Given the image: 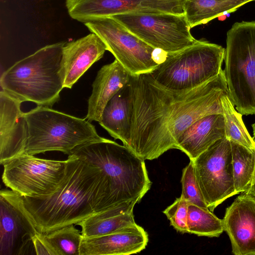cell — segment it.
Here are the masks:
<instances>
[{
    "instance_id": "6da1fadb",
    "label": "cell",
    "mask_w": 255,
    "mask_h": 255,
    "mask_svg": "<svg viewBox=\"0 0 255 255\" xmlns=\"http://www.w3.org/2000/svg\"><path fill=\"white\" fill-rule=\"evenodd\" d=\"M133 108L127 147L145 160L176 149L179 136L198 119L222 114L221 98L229 94L222 69L215 78L191 90H167L149 74L131 75Z\"/></svg>"
},
{
    "instance_id": "7a4b0ae2",
    "label": "cell",
    "mask_w": 255,
    "mask_h": 255,
    "mask_svg": "<svg viewBox=\"0 0 255 255\" xmlns=\"http://www.w3.org/2000/svg\"><path fill=\"white\" fill-rule=\"evenodd\" d=\"M65 179L59 189L43 198L22 197L41 233L79 223L94 214L117 206L111 180L96 165L68 155Z\"/></svg>"
},
{
    "instance_id": "3957f363",
    "label": "cell",
    "mask_w": 255,
    "mask_h": 255,
    "mask_svg": "<svg viewBox=\"0 0 255 255\" xmlns=\"http://www.w3.org/2000/svg\"><path fill=\"white\" fill-rule=\"evenodd\" d=\"M65 43L46 45L15 63L1 75V90L21 103L52 107L64 88L60 69Z\"/></svg>"
},
{
    "instance_id": "277c9868",
    "label": "cell",
    "mask_w": 255,
    "mask_h": 255,
    "mask_svg": "<svg viewBox=\"0 0 255 255\" xmlns=\"http://www.w3.org/2000/svg\"><path fill=\"white\" fill-rule=\"evenodd\" d=\"M24 114L28 125L25 154L58 151L70 155L84 145L107 139L98 134L95 126L86 118L39 106Z\"/></svg>"
},
{
    "instance_id": "5b68a950",
    "label": "cell",
    "mask_w": 255,
    "mask_h": 255,
    "mask_svg": "<svg viewBox=\"0 0 255 255\" xmlns=\"http://www.w3.org/2000/svg\"><path fill=\"white\" fill-rule=\"evenodd\" d=\"M72 154L102 169L111 179L120 204L140 202L150 188L144 160L125 145L107 139L79 147Z\"/></svg>"
},
{
    "instance_id": "8992f818",
    "label": "cell",
    "mask_w": 255,
    "mask_h": 255,
    "mask_svg": "<svg viewBox=\"0 0 255 255\" xmlns=\"http://www.w3.org/2000/svg\"><path fill=\"white\" fill-rule=\"evenodd\" d=\"M225 49L208 41L197 40L180 51L166 53L150 72L162 88L184 92L195 89L216 77L222 70Z\"/></svg>"
},
{
    "instance_id": "52a82bcc",
    "label": "cell",
    "mask_w": 255,
    "mask_h": 255,
    "mask_svg": "<svg viewBox=\"0 0 255 255\" xmlns=\"http://www.w3.org/2000/svg\"><path fill=\"white\" fill-rule=\"evenodd\" d=\"M224 60L229 96L237 111L255 114V21L232 25L227 33Z\"/></svg>"
},
{
    "instance_id": "ba28073f",
    "label": "cell",
    "mask_w": 255,
    "mask_h": 255,
    "mask_svg": "<svg viewBox=\"0 0 255 255\" xmlns=\"http://www.w3.org/2000/svg\"><path fill=\"white\" fill-rule=\"evenodd\" d=\"M68 159H42L23 153L2 165V181L22 197L43 198L56 192L64 182Z\"/></svg>"
},
{
    "instance_id": "9c48e42d",
    "label": "cell",
    "mask_w": 255,
    "mask_h": 255,
    "mask_svg": "<svg viewBox=\"0 0 255 255\" xmlns=\"http://www.w3.org/2000/svg\"><path fill=\"white\" fill-rule=\"evenodd\" d=\"M112 17L149 45L166 53L180 51L198 40L184 14L140 12Z\"/></svg>"
},
{
    "instance_id": "30bf717a",
    "label": "cell",
    "mask_w": 255,
    "mask_h": 255,
    "mask_svg": "<svg viewBox=\"0 0 255 255\" xmlns=\"http://www.w3.org/2000/svg\"><path fill=\"white\" fill-rule=\"evenodd\" d=\"M84 24L101 38L107 50L131 75L149 73L158 65L153 58L156 49L113 17L97 18Z\"/></svg>"
},
{
    "instance_id": "8fae6325",
    "label": "cell",
    "mask_w": 255,
    "mask_h": 255,
    "mask_svg": "<svg viewBox=\"0 0 255 255\" xmlns=\"http://www.w3.org/2000/svg\"><path fill=\"white\" fill-rule=\"evenodd\" d=\"M192 161L200 190L211 211L237 194L234 184L231 142L225 136Z\"/></svg>"
},
{
    "instance_id": "7c38bea8",
    "label": "cell",
    "mask_w": 255,
    "mask_h": 255,
    "mask_svg": "<svg viewBox=\"0 0 255 255\" xmlns=\"http://www.w3.org/2000/svg\"><path fill=\"white\" fill-rule=\"evenodd\" d=\"M40 233L22 196L10 189L0 191V255L27 254Z\"/></svg>"
},
{
    "instance_id": "4fadbf2b",
    "label": "cell",
    "mask_w": 255,
    "mask_h": 255,
    "mask_svg": "<svg viewBox=\"0 0 255 255\" xmlns=\"http://www.w3.org/2000/svg\"><path fill=\"white\" fill-rule=\"evenodd\" d=\"M71 5L75 18L83 23L128 13L184 14L182 0H71Z\"/></svg>"
},
{
    "instance_id": "5bb4252c",
    "label": "cell",
    "mask_w": 255,
    "mask_h": 255,
    "mask_svg": "<svg viewBox=\"0 0 255 255\" xmlns=\"http://www.w3.org/2000/svg\"><path fill=\"white\" fill-rule=\"evenodd\" d=\"M21 102L2 90L0 92V163L24 153L28 125Z\"/></svg>"
},
{
    "instance_id": "9a60e30c",
    "label": "cell",
    "mask_w": 255,
    "mask_h": 255,
    "mask_svg": "<svg viewBox=\"0 0 255 255\" xmlns=\"http://www.w3.org/2000/svg\"><path fill=\"white\" fill-rule=\"evenodd\" d=\"M235 255H255V202L243 195L228 207L223 219Z\"/></svg>"
},
{
    "instance_id": "2e32d148",
    "label": "cell",
    "mask_w": 255,
    "mask_h": 255,
    "mask_svg": "<svg viewBox=\"0 0 255 255\" xmlns=\"http://www.w3.org/2000/svg\"><path fill=\"white\" fill-rule=\"evenodd\" d=\"M107 47L96 34H90L65 43L62 51L60 74L64 88L74 84L96 62L101 59Z\"/></svg>"
},
{
    "instance_id": "e0dca14e",
    "label": "cell",
    "mask_w": 255,
    "mask_h": 255,
    "mask_svg": "<svg viewBox=\"0 0 255 255\" xmlns=\"http://www.w3.org/2000/svg\"><path fill=\"white\" fill-rule=\"evenodd\" d=\"M148 242L147 232L137 224L112 233L92 238L83 237L80 255H129L144 249Z\"/></svg>"
},
{
    "instance_id": "ac0fdd59",
    "label": "cell",
    "mask_w": 255,
    "mask_h": 255,
    "mask_svg": "<svg viewBox=\"0 0 255 255\" xmlns=\"http://www.w3.org/2000/svg\"><path fill=\"white\" fill-rule=\"evenodd\" d=\"M131 75L116 59L102 66L92 84L86 119L99 123L107 103L129 82Z\"/></svg>"
},
{
    "instance_id": "d6986e66",
    "label": "cell",
    "mask_w": 255,
    "mask_h": 255,
    "mask_svg": "<svg viewBox=\"0 0 255 255\" xmlns=\"http://www.w3.org/2000/svg\"><path fill=\"white\" fill-rule=\"evenodd\" d=\"M225 136L223 115H208L195 121L182 132L176 142V149L193 161Z\"/></svg>"
},
{
    "instance_id": "ffe728a7",
    "label": "cell",
    "mask_w": 255,
    "mask_h": 255,
    "mask_svg": "<svg viewBox=\"0 0 255 255\" xmlns=\"http://www.w3.org/2000/svg\"><path fill=\"white\" fill-rule=\"evenodd\" d=\"M133 108V93L130 81L107 103L99 124L124 145L129 143Z\"/></svg>"
},
{
    "instance_id": "44dd1931",
    "label": "cell",
    "mask_w": 255,
    "mask_h": 255,
    "mask_svg": "<svg viewBox=\"0 0 255 255\" xmlns=\"http://www.w3.org/2000/svg\"><path fill=\"white\" fill-rule=\"evenodd\" d=\"M137 200L121 204L97 212L80 223L83 238H92L108 235L136 224L133 210Z\"/></svg>"
},
{
    "instance_id": "7402d4cb",
    "label": "cell",
    "mask_w": 255,
    "mask_h": 255,
    "mask_svg": "<svg viewBox=\"0 0 255 255\" xmlns=\"http://www.w3.org/2000/svg\"><path fill=\"white\" fill-rule=\"evenodd\" d=\"M250 0H182L184 14L190 27L205 24L236 11Z\"/></svg>"
},
{
    "instance_id": "603a6c76",
    "label": "cell",
    "mask_w": 255,
    "mask_h": 255,
    "mask_svg": "<svg viewBox=\"0 0 255 255\" xmlns=\"http://www.w3.org/2000/svg\"><path fill=\"white\" fill-rule=\"evenodd\" d=\"M231 142L234 184L237 194L248 190L253 182L255 151Z\"/></svg>"
},
{
    "instance_id": "cb8c5ba5",
    "label": "cell",
    "mask_w": 255,
    "mask_h": 255,
    "mask_svg": "<svg viewBox=\"0 0 255 255\" xmlns=\"http://www.w3.org/2000/svg\"><path fill=\"white\" fill-rule=\"evenodd\" d=\"M224 118L225 137L230 141L255 151V142L250 135L242 120V115L236 111L229 94L221 98Z\"/></svg>"
},
{
    "instance_id": "d4e9b609",
    "label": "cell",
    "mask_w": 255,
    "mask_h": 255,
    "mask_svg": "<svg viewBox=\"0 0 255 255\" xmlns=\"http://www.w3.org/2000/svg\"><path fill=\"white\" fill-rule=\"evenodd\" d=\"M187 227L188 233L198 236L219 237L224 231L223 219L209 209L192 204L188 205Z\"/></svg>"
},
{
    "instance_id": "484cf974",
    "label": "cell",
    "mask_w": 255,
    "mask_h": 255,
    "mask_svg": "<svg viewBox=\"0 0 255 255\" xmlns=\"http://www.w3.org/2000/svg\"><path fill=\"white\" fill-rule=\"evenodd\" d=\"M44 235L58 255H80L83 236L74 225L59 228Z\"/></svg>"
},
{
    "instance_id": "4316f807",
    "label": "cell",
    "mask_w": 255,
    "mask_h": 255,
    "mask_svg": "<svg viewBox=\"0 0 255 255\" xmlns=\"http://www.w3.org/2000/svg\"><path fill=\"white\" fill-rule=\"evenodd\" d=\"M181 182V195L189 204L208 209L197 180L192 160H190L189 164L183 169Z\"/></svg>"
},
{
    "instance_id": "83f0119b",
    "label": "cell",
    "mask_w": 255,
    "mask_h": 255,
    "mask_svg": "<svg viewBox=\"0 0 255 255\" xmlns=\"http://www.w3.org/2000/svg\"><path fill=\"white\" fill-rule=\"evenodd\" d=\"M189 203L181 195L175 201L167 207L163 213L170 221V225L181 233H188L187 218Z\"/></svg>"
},
{
    "instance_id": "f1b7e54d",
    "label": "cell",
    "mask_w": 255,
    "mask_h": 255,
    "mask_svg": "<svg viewBox=\"0 0 255 255\" xmlns=\"http://www.w3.org/2000/svg\"><path fill=\"white\" fill-rule=\"evenodd\" d=\"M32 244L37 255H58L57 252L45 238L43 233H38L32 240Z\"/></svg>"
},
{
    "instance_id": "f546056e",
    "label": "cell",
    "mask_w": 255,
    "mask_h": 255,
    "mask_svg": "<svg viewBox=\"0 0 255 255\" xmlns=\"http://www.w3.org/2000/svg\"><path fill=\"white\" fill-rule=\"evenodd\" d=\"M241 195L255 202V181L248 190L242 193Z\"/></svg>"
},
{
    "instance_id": "4dcf8cb0",
    "label": "cell",
    "mask_w": 255,
    "mask_h": 255,
    "mask_svg": "<svg viewBox=\"0 0 255 255\" xmlns=\"http://www.w3.org/2000/svg\"><path fill=\"white\" fill-rule=\"evenodd\" d=\"M252 128L253 129V135L254 136H255V123L252 125Z\"/></svg>"
},
{
    "instance_id": "1f68e13d",
    "label": "cell",
    "mask_w": 255,
    "mask_h": 255,
    "mask_svg": "<svg viewBox=\"0 0 255 255\" xmlns=\"http://www.w3.org/2000/svg\"><path fill=\"white\" fill-rule=\"evenodd\" d=\"M255 142V136H253V137ZM255 181V173H254V178H253V182Z\"/></svg>"
},
{
    "instance_id": "d6a6232c",
    "label": "cell",
    "mask_w": 255,
    "mask_h": 255,
    "mask_svg": "<svg viewBox=\"0 0 255 255\" xmlns=\"http://www.w3.org/2000/svg\"><path fill=\"white\" fill-rule=\"evenodd\" d=\"M251 1L255 0H250Z\"/></svg>"
}]
</instances>
